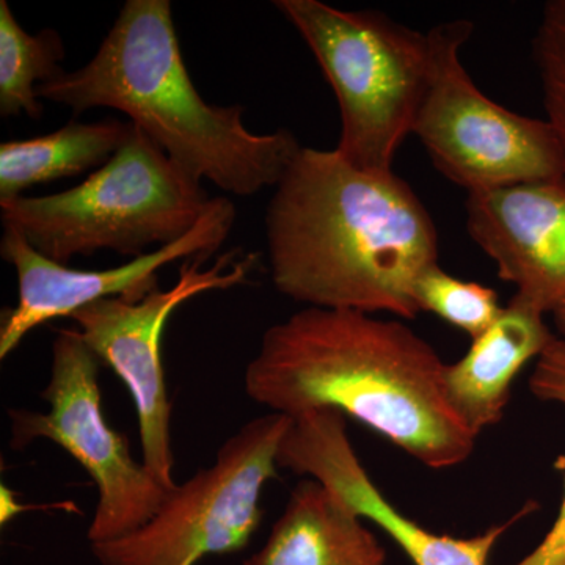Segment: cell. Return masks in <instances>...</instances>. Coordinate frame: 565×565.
I'll return each instance as SVG.
<instances>
[{
	"label": "cell",
	"instance_id": "3",
	"mask_svg": "<svg viewBox=\"0 0 565 565\" xmlns=\"http://www.w3.org/2000/svg\"><path fill=\"white\" fill-rule=\"evenodd\" d=\"M36 98L76 115L120 110L182 170L237 196L277 188L303 148L288 129L248 131L239 104L204 102L182 57L169 0H128L95 57L40 85Z\"/></svg>",
	"mask_w": 565,
	"mask_h": 565
},
{
	"label": "cell",
	"instance_id": "5",
	"mask_svg": "<svg viewBox=\"0 0 565 565\" xmlns=\"http://www.w3.org/2000/svg\"><path fill=\"white\" fill-rule=\"evenodd\" d=\"M313 52L341 111L337 152L370 173L393 172L430 76L429 33L381 11H345L319 0H275Z\"/></svg>",
	"mask_w": 565,
	"mask_h": 565
},
{
	"label": "cell",
	"instance_id": "19",
	"mask_svg": "<svg viewBox=\"0 0 565 565\" xmlns=\"http://www.w3.org/2000/svg\"><path fill=\"white\" fill-rule=\"evenodd\" d=\"M530 390L537 399L565 407V338L555 334L535 360ZM515 565H565V484L563 503L544 541Z\"/></svg>",
	"mask_w": 565,
	"mask_h": 565
},
{
	"label": "cell",
	"instance_id": "11",
	"mask_svg": "<svg viewBox=\"0 0 565 565\" xmlns=\"http://www.w3.org/2000/svg\"><path fill=\"white\" fill-rule=\"evenodd\" d=\"M277 465L294 475L310 476L343 498L356 514L382 527L415 565H487L501 535L526 511L473 537L426 530L377 489L353 451L345 416L332 408L291 418L278 446Z\"/></svg>",
	"mask_w": 565,
	"mask_h": 565
},
{
	"label": "cell",
	"instance_id": "17",
	"mask_svg": "<svg viewBox=\"0 0 565 565\" xmlns=\"http://www.w3.org/2000/svg\"><path fill=\"white\" fill-rule=\"evenodd\" d=\"M419 310L463 330L471 338L481 337L503 313L498 294L476 281H463L434 264L415 285Z\"/></svg>",
	"mask_w": 565,
	"mask_h": 565
},
{
	"label": "cell",
	"instance_id": "13",
	"mask_svg": "<svg viewBox=\"0 0 565 565\" xmlns=\"http://www.w3.org/2000/svg\"><path fill=\"white\" fill-rule=\"evenodd\" d=\"M553 337L545 315L514 296L462 359L446 364V396L476 435L503 419L516 375L542 355Z\"/></svg>",
	"mask_w": 565,
	"mask_h": 565
},
{
	"label": "cell",
	"instance_id": "8",
	"mask_svg": "<svg viewBox=\"0 0 565 565\" xmlns=\"http://www.w3.org/2000/svg\"><path fill=\"white\" fill-rule=\"evenodd\" d=\"M102 364L77 330H58L52 343L50 384L41 393L50 412L9 411L11 448L20 451L41 438L50 440L65 449L95 482L98 503L87 533L90 545L139 530L174 489L137 462L125 435L115 433L104 419Z\"/></svg>",
	"mask_w": 565,
	"mask_h": 565
},
{
	"label": "cell",
	"instance_id": "2",
	"mask_svg": "<svg viewBox=\"0 0 565 565\" xmlns=\"http://www.w3.org/2000/svg\"><path fill=\"white\" fill-rule=\"evenodd\" d=\"M446 363L407 323L307 307L263 334L245 393L270 414L332 408L426 467H456L478 435L449 404Z\"/></svg>",
	"mask_w": 565,
	"mask_h": 565
},
{
	"label": "cell",
	"instance_id": "9",
	"mask_svg": "<svg viewBox=\"0 0 565 565\" xmlns=\"http://www.w3.org/2000/svg\"><path fill=\"white\" fill-rule=\"evenodd\" d=\"M211 256L185 259L172 288L156 289L139 302L111 299L87 305L71 316L84 343L128 386L137 416L141 462L163 486L173 489L172 403L162 364L163 327L180 305L204 292L247 285L262 255L241 248L223 253L207 269Z\"/></svg>",
	"mask_w": 565,
	"mask_h": 565
},
{
	"label": "cell",
	"instance_id": "12",
	"mask_svg": "<svg viewBox=\"0 0 565 565\" xmlns=\"http://www.w3.org/2000/svg\"><path fill=\"white\" fill-rule=\"evenodd\" d=\"M471 239L515 297L544 315L565 299V180L468 193Z\"/></svg>",
	"mask_w": 565,
	"mask_h": 565
},
{
	"label": "cell",
	"instance_id": "6",
	"mask_svg": "<svg viewBox=\"0 0 565 565\" xmlns=\"http://www.w3.org/2000/svg\"><path fill=\"white\" fill-rule=\"evenodd\" d=\"M473 22L429 31L430 76L414 134L446 180L468 193L535 181L565 180L552 125L492 102L465 70L460 51Z\"/></svg>",
	"mask_w": 565,
	"mask_h": 565
},
{
	"label": "cell",
	"instance_id": "14",
	"mask_svg": "<svg viewBox=\"0 0 565 565\" xmlns=\"http://www.w3.org/2000/svg\"><path fill=\"white\" fill-rule=\"evenodd\" d=\"M364 522L343 498L307 479L244 565H385V548Z\"/></svg>",
	"mask_w": 565,
	"mask_h": 565
},
{
	"label": "cell",
	"instance_id": "7",
	"mask_svg": "<svg viewBox=\"0 0 565 565\" xmlns=\"http://www.w3.org/2000/svg\"><path fill=\"white\" fill-rule=\"evenodd\" d=\"M291 418L245 423L214 463L170 490L159 511L125 537L92 544L99 565H195L245 548L263 522L262 494L277 478V452Z\"/></svg>",
	"mask_w": 565,
	"mask_h": 565
},
{
	"label": "cell",
	"instance_id": "4",
	"mask_svg": "<svg viewBox=\"0 0 565 565\" xmlns=\"http://www.w3.org/2000/svg\"><path fill=\"white\" fill-rule=\"evenodd\" d=\"M202 181L182 170L137 126L76 188L44 196L0 200L3 226L41 255L68 266L74 256L111 250L136 259L177 243L211 203Z\"/></svg>",
	"mask_w": 565,
	"mask_h": 565
},
{
	"label": "cell",
	"instance_id": "10",
	"mask_svg": "<svg viewBox=\"0 0 565 565\" xmlns=\"http://www.w3.org/2000/svg\"><path fill=\"white\" fill-rule=\"evenodd\" d=\"M236 222V206L226 196H214L195 228L177 243L156 248L106 270H81L41 255L17 230L3 226L0 256L18 275V303L0 318V359L6 360L36 327L74 313L103 299L139 302L159 289L162 267L193 256L221 250Z\"/></svg>",
	"mask_w": 565,
	"mask_h": 565
},
{
	"label": "cell",
	"instance_id": "1",
	"mask_svg": "<svg viewBox=\"0 0 565 565\" xmlns=\"http://www.w3.org/2000/svg\"><path fill=\"white\" fill-rule=\"evenodd\" d=\"M277 291L297 303L360 313H422L415 285L438 264V233L414 189L337 150L302 148L266 212Z\"/></svg>",
	"mask_w": 565,
	"mask_h": 565
},
{
	"label": "cell",
	"instance_id": "20",
	"mask_svg": "<svg viewBox=\"0 0 565 565\" xmlns=\"http://www.w3.org/2000/svg\"><path fill=\"white\" fill-rule=\"evenodd\" d=\"M553 319H555L556 329L565 338V299L561 300L559 305L553 310Z\"/></svg>",
	"mask_w": 565,
	"mask_h": 565
},
{
	"label": "cell",
	"instance_id": "15",
	"mask_svg": "<svg viewBox=\"0 0 565 565\" xmlns=\"http://www.w3.org/2000/svg\"><path fill=\"white\" fill-rule=\"evenodd\" d=\"M132 131L131 121H70L46 136L0 145V200L21 196L33 185L102 169Z\"/></svg>",
	"mask_w": 565,
	"mask_h": 565
},
{
	"label": "cell",
	"instance_id": "16",
	"mask_svg": "<svg viewBox=\"0 0 565 565\" xmlns=\"http://www.w3.org/2000/svg\"><path fill=\"white\" fill-rule=\"evenodd\" d=\"M65 47L57 31L46 29L29 35L14 18L9 2H0V115L25 114L39 120L43 106L36 88L62 77Z\"/></svg>",
	"mask_w": 565,
	"mask_h": 565
},
{
	"label": "cell",
	"instance_id": "18",
	"mask_svg": "<svg viewBox=\"0 0 565 565\" xmlns=\"http://www.w3.org/2000/svg\"><path fill=\"white\" fill-rule=\"evenodd\" d=\"M546 121L552 125L565 163V0L545 3L533 41Z\"/></svg>",
	"mask_w": 565,
	"mask_h": 565
}]
</instances>
